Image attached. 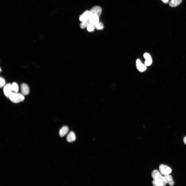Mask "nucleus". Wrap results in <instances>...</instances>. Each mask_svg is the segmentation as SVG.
<instances>
[{
	"instance_id": "nucleus-14",
	"label": "nucleus",
	"mask_w": 186,
	"mask_h": 186,
	"mask_svg": "<svg viewBox=\"0 0 186 186\" xmlns=\"http://www.w3.org/2000/svg\"><path fill=\"white\" fill-rule=\"evenodd\" d=\"M182 0H171L169 3V6L175 7L179 6L181 3Z\"/></svg>"
},
{
	"instance_id": "nucleus-22",
	"label": "nucleus",
	"mask_w": 186,
	"mask_h": 186,
	"mask_svg": "<svg viewBox=\"0 0 186 186\" xmlns=\"http://www.w3.org/2000/svg\"><path fill=\"white\" fill-rule=\"evenodd\" d=\"M1 71H2V70H1Z\"/></svg>"
},
{
	"instance_id": "nucleus-19",
	"label": "nucleus",
	"mask_w": 186,
	"mask_h": 186,
	"mask_svg": "<svg viewBox=\"0 0 186 186\" xmlns=\"http://www.w3.org/2000/svg\"><path fill=\"white\" fill-rule=\"evenodd\" d=\"M1 84H0V87L1 88H2L5 85V79L1 77Z\"/></svg>"
},
{
	"instance_id": "nucleus-20",
	"label": "nucleus",
	"mask_w": 186,
	"mask_h": 186,
	"mask_svg": "<svg viewBox=\"0 0 186 186\" xmlns=\"http://www.w3.org/2000/svg\"><path fill=\"white\" fill-rule=\"evenodd\" d=\"M169 0H161L162 2L164 3L167 4L168 3Z\"/></svg>"
},
{
	"instance_id": "nucleus-9",
	"label": "nucleus",
	"mask_w": 186,
	"mask_h": 186,
	"mask_svg": "<svg viewBox=\"0 0 186 186\" xmlns=\"http://www.w3.org/2000/svg\"><path fill=\"white\" fill-rule=\"evenodd\" d=\"M21 90L22 94L24 95H27L29 93V89L28 86L26 84L23 83L21 85Z\"/></svg>"
},
{
	"instance_id": "nucleus-11",
	"label": "nucleus",
	"mask_w": 186,
	"mask_h": 186,
	"mask_svg": "<svg viewBox=\"0 0 186 186\" xmlns=\"http://www.w3.org/2000/svg\"><path fill=\"white\" fill-rule=\"evenodd\" d=\"M146 59L145 64L146 66H149L152 63V60L150 55L148 53H145L144 55Z\"/></svg>"
},
{
	"instance_id": "nucleus-7",
	"label": "nucleus",
	"mask_w": 186,
	"mask_h": 186,
	"mask_svg": "<svg viewBox=\"0 0 186 186\" xmlns=\"http://www.w3.org/2000/svg\"><path fill=\"white\" fill-rule=\"evenodd\" d=\"M136 67L138 70L141 72H143L145 71L147 68L146 66L143 64L140 60L138 59L136 61Z\"/></svg>"
},
{
	"instance_id": "nucleus-13",
	"label": "nucleus",
	"mask_w": 186,
	"mask_h": 186,
	"mask_svg": "<svg viewBox=\"0 0 186 186\" xmlns=\"http://www.w3.org/2000/svg\"><path fill=\"white\" fill-rule=\"evenodd\" d=\"M69 130V128L67 126L63 127L60 129L59 131V135L61 137L65 136L68 133Z\"/></svg>"
},
{
	"instance_id": "nucleus-17",
	"label": "nucleus",
	"mask_w": 186,
	"mask_h": 186,
	"mask_svg": "<svg viewBox=\"0 0 186 186\" xmlns=\"http://www.w3.org/2000/svg\"><path fill=\"white\" fill-rule=\"evenodd\" d=\"M90 24L89 20L86 21L82 22L80 24V27L82 29H84L86 27H87L88 25Z\"/></svg>"
},
{
	"instance_id": "nucleus-1",
	"label": "nucleus",
	"mask_w": 186,
	"mask_h": 186,
	"mask_svg": "<svg viewBox=\"0 0 186 186\" xmlns=\"http://www.w3.org/2000/svg\"><path fill=\"white\" fill-rule=\"evenodd\" d=\"M157 170H153L152 174V176L153 179L152 182V184L154 186H164L165 185L166 183L164 176Z\"/></svg>"
},
{
	"instance_id": "nucleus-6",
	"label": "nucleus",
	"mask_w": 186,
	"mask_h": 186,
	"mask_svg": "<svg viewBox=\"0 0 186 186\" xmlns=\"http://www.w3.org/2000/svg\"><path fill=\"white\" fill-rule=\"evenodd\" d=\"M88 20L91 24L94 25L99 22V17L96 15H90Z\"/></svg>"
},
{
	"instance_id": "nucleus-21",
	"label": "nucleus",
	"mask_w": 186,
	"mask_h": 186,
	"mask_svg": "<svg viewBox=\"0 0 186 186\" xmlns=\"http://www.w3.org/2000/svg\"><path fill=\"white\" fill-rule=\"evenodd\" d=\"M183 142L184 144L186 145V136L183 139Z\"/></svg>"
},
{
	"instance_id": "nucleus-2",
	"label": "nucleus",
	"mask_w": 186,
	"mask_h": 186,
	"mask_svg": "<svg viewBox=\"0 0 186 186\" xmlns=\"http://www.w3.org/2000/svg\"><path fill=\"white\" fill-rule=\"evenodd\" d=\"M9 98L12 102L17 103L21 102L24 100V95L17 92H12Z\"/></svg>"
},
{
	"instance_id": "nucleus-15",
	"label": "nucleus",
	"mask_w": 186,
	"mask_h": 186,
	"mask_svg": "<svg viewBox=\"0 0 186 186\" xmlns=\"http://www.w3.org/2000/svg\"><path fill=\"white\" fill-rule=\"evenodd\" d=\"M95 27L97 29H102L104 28L103 24L101 22H99L94 25Z\"/></svg>"
},
{
	"instance_id": "nucleus-18",
	"label": "nucleus",
	"mask_w": 186,
	"mask_h": 186,
	"mask_svg": "<svg viewBox=\"0 0 186 186\" xmlns=\"http://www.w3.org/2000/svg\"><path fill=\"white\" fill-rule=\"evenodd\" d=\"M95 26L94 25L90 24L88 25L87 27V29L88 32H91L94 31L95 29Z\"/></svg>"
},
{
	"instance_id": "nucleus-8",
	"label": "nucleus",
	"mask_w": 186,
	"mask_h": 186,
	"mask_svg": "<svg viewBox=\"0 0 186 186\" xmlns=\"http://www.w3.org/2000/svg\"><path fill=\"white\" fill-rule=\"evenodd\" d=\"M90 15L89 11H86L80 16L79 20L82 22L87 21L88 20Z\"/></svg>"
},
{
	"instance_id": "nucleus-12",
	"label": "nucleus",
	"mask_w": 186,
	"mask_h": 186,
	"mask_svg": "<svg viewBox=\"0 0 186 186\" xmlns=\"http://www.w3.org/2000/svg\"><path fill=\"white\" fill-rule=\"evenodd\" d=\"M76 137L74 133L73 132H71L68 135L67 140V141L69 143H71L74 142L76 140Z\"/></svg>"
},
{
	"instance_id": "nucleus-5",
	"label": "nucleus",
	"mask_w": 186,
	"mask_h": 186,
	"mask_svg": "<svg viewBox=\"0 0 186 186\" xmlns=\"http://www.w3.org/2000/svg\"><path fill=\"white\" fill-rule=\"evenodd\" d=\"M3 90L5 96L7 98H9L11 93L12 92L11 85L9 84L5 85L4 87Z\"/></svg>"
},
{
	"instance_id": "nucleus-16",
	"label": "nucleus",
	"mask_w": 186,
	"mask_h": 186,
	"mask_svg": "<svg viewBox=\"0 0 186 186\" xmlns=\"http://www.w3.org/2000/svg\"><path fill=\"white\" fill-rule=\"evenodd\" d=\"M13 91L15 92H18L19 90V87L18 84L15 83H13L11 85Z\"/></svg>"
},
{
	"instance_id": "nucleus-10",
	"label": "nucleus",
	"mask_w": 186,
	"mask_h": 186,
	"mask_svg": "<svg viewBox=\"0 0 186 186\" xmlns=\"http://www.w3.org/2000/svg\"><path fill=\"white\" fill-rule=\"evenodd\" d=\"M167 183L170 186H173L174 185L175 182L173 180L172 176L169 174L164 175V176Z\"/></svg>"
},
{
	"instance_id": "nucleus-4",
	"label": "nucleus",
	"mask_w": 186,
	"mask_h": 186,
	"mask_svg": "<svg viewBox=\"0 0 186 186\" xmlns=\"http://www.w3.org/2000/svg\"><path fill=\"white\" fill-rule=\"evenodd\" d=\"M102 11V8L100 6H95L93 7L89 11L90 15L95 14L99 17Z\"/></svg>"
},
{
	"instance_id": "nucleus-3",
	"label": "nucleus",
	"mask_w": 186,
	"mask_h": 186,
	"mask_svg": "<svg viewBox=\"0 0 186 186\" xmlns=\"http://www.w3.org/2000/svg\"><path fill=\"white\" fill-rule=\"evenodd\" d=\"M160 173L164 175L169 174L172 172V169L169 166L164 164L161 165L159 166Z\"/></svg>"
}]
</instances>
